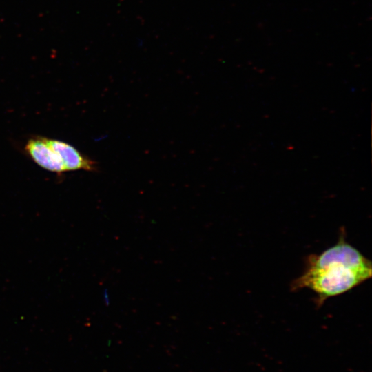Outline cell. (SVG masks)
Here are the masks:
<instances>
[{
  "instance_id": "cell-3",
  "label": "cell",
  "mask_w": 372,
  "mask_h": 372,
  "mask_svg": "<svg viewBox=\"0 0 372 372\" xmlns=\"http://www.w3.org/2000/svg\"><path fill=\"white\" fill-rule=\"evenodd\" d=\"M50 146L59 155L65 171L97 170L96 163L81 154L70 144L59 140L48 139Z\"/></svg>"
},
{
  "instance_id": "cell-2",
  "label": "cell",
  "mask_w": 372,
  "mask_h": 372,
  "mask_svg": "<svg viewBox=\"0 0 372 372\" xmlns=\"http://www.w3.org/2000/svg\"><path fill=\"white\" fill-rule=\"evenodd\" d=\"M25 149L42 168L56 174L65 172L59 155L50 146L47 138L35 137L27 142Z\"/></svg>"
},
{
  "instance_id": "cell-1",
  "label": "cell",
  "mask_w": 372,
  "mask_h": 372,
  "mask_svg": "<svg viewBox=\"0 0 372 372\" xmlns=\"http://www.w3.org/2000/svg\"><path fill=\"white\" fill-rule=\"evenodd\" d=\"M371 262L349 244L344 231L337 243L320 254L310 255L303 273L291 285L307 288L317 295V304L344 293L371 277Z\"/></svg>"
}]
</instances>
